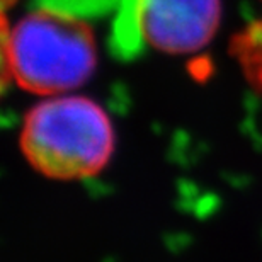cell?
I'll return each mask as SVG.
<instances>
[{
  "instance_id": "obj_3",
  "label": "cell",
  "mask_w": 262,
  "mask_h": 262,
  "mask_svg": "<svg viewBox=\"0 0 262 262\" xmlns=\"http://www.w3.org/2000/svg\"><path fill=\"white\" fill-rule=\"evenodd\" d=\"M220 0H121L116 34L121 45H148L167 55L198 53L216 34Z\"/></svg>"
},
{
  "instance_id": "obj_4",
  "label": "cell",
  "mask_w": 262,
  "mask_h": 262,
  "mask_svg": "<svg viewBox=\"0 0 262 262\" xmlns=\"http://www.w3.org/2000/svg\"><path fill=\"white\" fill-rule=\"evenodd\" d=\"M235 51L249 75L262 83V15L238 36Z\"/></svg>"
},
{
  "instance_id": "obj_1",
  "label": "cell",
  "mask_w": 262,
  "mask_h": 262,
  "mask_svg": "<svg viewBox=\"0 0 262 262\" xmlns=\"http://www.w3.org/2000/svg\"><path fill=\"white\" fill-rule=\"evenodd\" d=\"M107 0H41L4 43L5 73L39 96L77 91L94 75L97 43L87 14Z\"/></svg>"
},
{
  "instance_id": "obj_2",
  "label": "cell",
  "mask_w": 262,
  "mask_h": 262,
  "mask_svg": "<svg viewBox=\"0 0 262 262\" xmlns=\"http://www.w3.org/2000/svg\"><path fill=\"white\" fill-rule=\"evenodd\" d=\"M20 148L36 170L51 179H87L107 165L114 129L96 101L77 94L46 96L26 113Z\"/></svg>"
}]
</instances>
